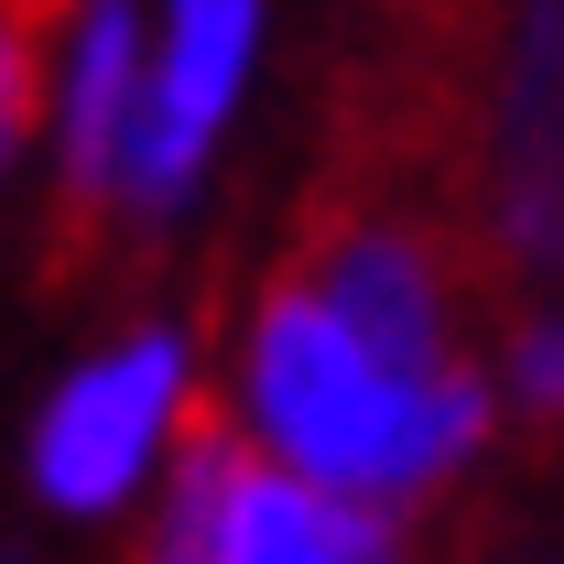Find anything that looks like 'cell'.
<instances>
[{
  "mask_svg": "<svg viewBox=\"0 0 564 564\" xmlns=\"http://www.w3.org/2000/svg\"><path fill=\"white\" fill-rule=\"evenodd\" d=\"M293 272L337 304V326H348L380 369H402V380L467 369V358H456V272H445L434 228L380 217V207H337V217H315V239H304Z\"/></svg>",
  "mask_w": 564,
  "mask_h": 564,
  "instance_id": "obj_3",
  "label": "cell"
},
{
  "mask_svg": "<svg viewBox=\"0 0 564 564\" xmlns=\"http://www.w3.org/2000/svg\"><path fill=\"white\" fill-rule=\"evenodd\" d=\"M185 423H196V348H185V326H131V337H109L87 369H66L44 391L33 456H22L33 499L66 510V521H109L185 445Z\"/></svg>",
  "mask_w": 564,
  "mask_h": 564,
  "instance_id": "obj_2",
  "label": "cell"
},
{
  "mask_svg": "<svg viewBox=\"0 0 564 564\" xmlns=\"http://www.w3.org/2000/svg\"><path fill=\"white\" fill-rule=\"evenodd\" d=\"M141 11L131 0H87L66 44V185H55V217L66 239H98V217L120 207V152H131V109H141Z\"/></svg>",
  "mask_w": 564,
  "mask_h": 564,
  "instance_id": "obj_7",
  "label": "cell"
},
{
  "mask_svg": "<svg viewBox=\"0 0 564 564\" xmlns=\"http://www.w3.org/2000/svg\"><path fill=\"white\" fill-rule=\"evenodd\" d=\"M239 434L315 478L337 499L369 510H402V499L445 489L478 434H489V380L478 369H445V380H402L337 326V304L304 272H282L250 315V358H239Z\"/></svg>",
  "mask_w": 564,
  "mask_h": 564,
  "instance_id": "obj_1",
  "label": "cell"
},
{
  "mask_svg": "<svg viewBox=\"0 0 564 564\" xmlns=\"http://www.w3.org/2000/svg\"><path fill=\"white\" fill-rule=\"evenodd\" d=\"M44 33H55V0H0V163L44 109Z\"/></svg>",
  "mask_w": 564,
  "mask_h": 564,
  "instance_id": "obj_9",
  "label": "cell"
},
{
  "mask_svg": "<svg viewBox=\"0 0 564 564\" xmlns=\"http://www.w3.org/2000/svg\"><path fill=\"white\" fill-rule=\"evenodd\" d=\"M510 402L532 423H564V304L510 326Z\"/></svg>",
  "mask_w": 564,
  "mask_h": 564,
  "instance_id": "obj_10",
  "label": "cell"
},
{
  "mask_svg": "<svg viewBox=\"0 0 564 564\" xmlns=\"http://www.w3.org/2000/svg\"><path fill=\"white\" fill-rule=\"evenodd\" d=\"M478 250L510 282H564V0L521 11V44H510V76H499V120H489Z\"/></svg>",
  "mask_w": 564,
  "mask_h": 564,
  "instance_id": "obj_5",
  "label": "cell"
},
{
  "mask_svg": "<svg viewBox=\"0 0 564 564\" xmlns=\"http://www.w3.org/2000/svg\"><path fill=\"white\" fill-rule=\"evenodd\" d=\"M0 564H33V554H0Z\"/></svg>",
  "mask_w": 564,
  "mask_h": 564,
  "instance_id": "obj_11",
  "label": "cell"
},
{
  "mask_svg": "<svg viewBox=\"0 0 564 564\" xmlns=\"http://www.w3.org/2000/svg\"><path fill=\"white\" fill-rule=\"evenodd\" d=\"M228 434L239 423L196 413L174 445V478H163V521H152V554L141 564H217V467H228Z\"/></svg>",
  "mask_w": 564,
  "mask_h": 564,
  "instance_id": "obj_8",
  "label": "cell"
},
{
  "mask_svg": "<svg viewBox=\"0 0 564 564\" xmlns=\"http://www.w3.org/2000/svg\"><path fill=\"white\" fill-rule=\"evenodd\" d=\"M217 564H413L391 510L337 499L315 478L272 467L250 434H228V467H217Z\"/></svg>",
  "mask_w": 564,
  "mask_h": 564,
  "instance_id": "obj_6",
  "label": "cell"
},
{
  "mask_svg": "<svg viewBox=\"0 0 564 564\" xmlns=\"http://www.w3.org/2000/svg\"><path fill=\"white\" fill-rule=\"evenodd\" d=\"M250 44H261V0H174V22L152 44V76H141V109H131V152H120V207L141 228H163L196 196L217 120L239 109Z\"/></svg>",
  "mask_w": 564,
  "mask_h": 564,
  "instance_id": "obj_4",
  "label": "cell"
}]
</instances>
